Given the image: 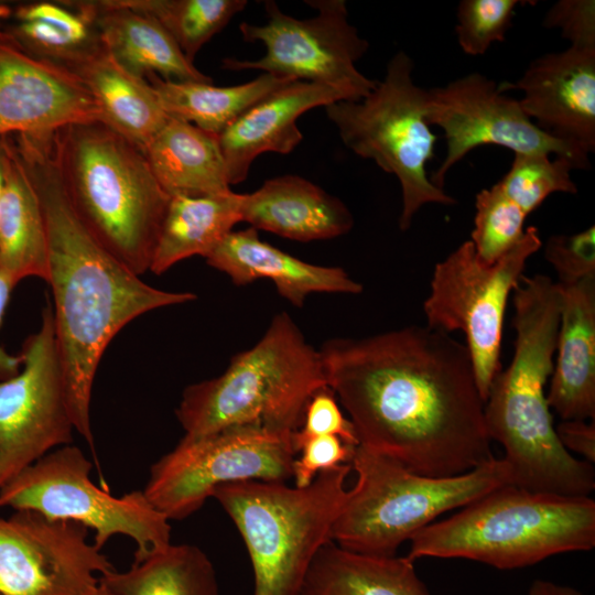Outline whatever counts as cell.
<instances>
[{
  "instance_id": "obj_1",
  "label": "cell",
  "mask_w": 595,
  "mask_h": 595,
  "mask_svg": "<svg viewBox=\"0 0 595 595\" xmlns=\"http://www.w3.org/2000/svg\"><path fill=\"white\" fill-rule=\"evenodd\" d=\"M318 350L359 446L429 477L495 458L468 350L450 334L407 326Z\"/></svg>"
},
{
  "instance_id": "obj_2",
  "label": "cell",
  "mask_w": 595,
  "mask_h": 595,
  "mask_svg": "<svg viewBox=\"0 0 595 595\" xmlns=\"http://www.w3.org/2000/svg\"><path fill=\"white\" fill-rule=\"evenodd\" d=\"M50 136L12 134L36 191L47 235L56 344L75 431L95 452L93 386L112 338L137 317L188 303L191 292L156 289L111 256L72 209L60 182Z\"/></svg>"
},
{
  "instance_id": "obj_3",
  "label": "cell",
  "mask_w": 595,
  "mask_h": 595,
  "mask_svg": "<svg viewBox=\"0 0 595 595\" xmlns=\"http://www.w3.org/2000/svg\"><path fill=\"white\" fill-rule=\"evenodd\" d=\"M516 329L511 363L493 380L484 415L490 440L505 450L511 485L561 496H591L593 464L560 443L547 400L562 304L550 277H522L512 292Z\"/></svg>"
},
{
  "instance_id": "obj_4",
  "label": "cell",
  "mask_w": 595,
  "mask_h": 595,
  "mask_svg": "<svg viewBox=\"0 0 595 595\" xmlns=\"http://www.w3.org/2000/svg\"><path fill=\"white\" fill-rule=\"evenodd\" d=\"M67 201L90 235L138 275L150 270L170 195L144 152L100 121L50 136Z\"/></svg>"
},
{
  "instance_id": "obj_5",
  "label": "cell",
  "mask_w": 595,
  "mask_h": 595,
  "mask_svg": "<svg viewBox=\"0 0 595 595\" xmlns=\"http://www.w3.org/2000/svg\"><path fill=\"white\" fill-rule=\"evenodd\" d=\"M410 539L408 558L465 559L499 570L595 547V500L497 488Z\"/></svg>"
},
{
  "instance_id": "obj_6",
  "label": "cell",
  "mask_w": 595,
  "mask_h": 595,
  "mask_svg": "<svg viewBox=\"0 0 595 595\" xmlns=\"http://www.w3.org/2000/svg\"><path fill=\"white\" fill-rule=\"evenodd\" d=\"M320 350L285 312L218 377L190 385L175 410L186 437L240 425L292 434L313 394L326 388Z\"/></svg>"
},
{
  "instance_id": "obj_7",
  "label": "cell",
  "mask_w": 595,
  "mask_h": 595,
  "mask_svg": "<svg viewBox=\"0 0 595 595\" xmlns=\"http://www.w3.org/2000/svg\"><path fill=\"white\" fill-rule=\"evenodd\" d=\"M350 464L317 474L305 487L246 480L217 486L215 498L249 553L253 595H300L318 551L345 504Z\"/></svg>"
},
{
  "instance_id": "obj_8",
  "label": "cell",
  "mask_w": 595,
  "mask_h": 595,
  "mask_svg": "<svg viewBox=\"0 0 595 595\" xmlns=\"http://www.w3.org/2000/svg\"><path fill=\"white\" fill-rule=\"evenodd\" d=\"M357 475L331 539L364 555L393 556L400 545L441 515L511 485L502 458L453 477L414 474L397 462L356 446L350 461Z\"/></svg>"
},
{
  "instance_id": "obj_9",
  "label": "cell",
  "mask_w": 595,
  "mask_h": 595,
  "mask_svg": "<svg viewBox=\"0 0 595 595\" xmlns=\"http://www.w3.org/2000/svg\"><path fill=\"white\" fill-rule=\"evenodd\" d=\"M413 68L411 57L399 51L371 93L325 107L349 150L397 176L402 193L401 230L410 227L422 206L456 203L428 176L425 166L434 156L436 136L425 116L428 90L414 84Z\"/></svg>"
},
{
  "instance_id": "obj_10",
  "label": "cell",
  "mask_w": 595,
  "mask_h": 595,
  "mask_svg": "<svg viewBox=\"0 0 595 595\" xmlns=\"http://www.w3.org/2000/svg\"><path fill=\"white\" fill-rule=\"evenodd\" d=\"M91 462L73 444L58 447L0 489V509L31 510L94 531L102 549L115 536L130 538L139 561L171 544L170 520L143 490L113 496L90 479Z\"/></svg>"
},
{
  "instance_id": "obj_11",
  "label": "cell",
  "mask_w": 595,
  "mask_h": 595,
  "mask_svg": "<svg viewBox=\"0 0 595 595\" xmlns=\"http://www.w3.org/2000/svg\"><path fill=\"white\" fill-rule=\"evenodd\" d=\"M541 247L539 229L530 226L518 244L493 263L483 261L467 240L434 267L423 303L426 326L446 334L464 333L484 400L501 370L508 299L523 277L527 260Z\"/></svg>"
},
{
  "instance_id": "obj_12",
  "label": "cell",
  "mask_w": 595,
  "mask_h": 595,
  "mask_svg": "<svg viewBox=\"0 0 595 595\" xmlns=\"http://www.w3.org/2000/svg\"><path fill=\"white\" fill-rule=\"evenodd\" d=\"M292 434L259 425L227 428L201 436H183L152 464L142 489L170 521L196 512L224 484L293 477Z\"/></svg>"
},
{
  "instance_id": "obj_13",
  "label": "cell",
  "mask_w": 595,
  "mask_h": 595,
  "mask_svg": "<svg viewBox=\"0 0 595 595\" xmlns=\"http://www.w3.org/2000/svg\"><path fill=\"white\" fill-rule=\"evenodd\" d=\"M316 9L310 19L284 13L274 1H266L262 25H239L247 42H261L266 54L256 61L231 57L223 67L231 71L259 69L296 80L325 84L345 91L350 100L367 96L377 82L360 73L356 63L368 51V42L348 21L344 0H307Z\"/></svg>"
},
{
  "instance_id": "obj_14",
  "label": "cell",
  "mask_w": 595,
  "mask_h": 595,
  "mask_svg": "<svg viewBox=\"0 0 595 595\" xmlns=\"http://www.w3.org/2000/svg\"><path fill=\"white\" fill-rule=\"evenodd\" d=\"M19 356V372L0 380V489L75 431L50 302Z\"/></svg>"
},
{
  "instance_id": "obj_15",
  "label": "cell",
  "mask_w": 595,
  "mask_h": 595,
  "mask_svg": "<svg viewBox=\"0 0 595 595\" xmlns=\"http://www.w3.org/2000/svg\"><path fill=\"white\" fill-rule=\"evenodd\" d=\"M426 121L444 131L446 153L431 175L443 190L447 172L468 152L482 145L505 147L516 153L555 154L573 169H589L588 154L578 145L541 130L519 100L498 89L479 73L462 76L426 93Z\"/></svg>"
},
{
  "instance_id": "obj_16",
  "label": "cell",
  "mask_w": 595,
  "mask_h": 595,
  "mask_svg": "<svg viewBox=\"0 0 595 595\" xmlns=\"http://www.w3.org/2000/svg\"><path fill=\"white\" fill-rule=\"evenodd\" d=\"M88 534L31 510L0 517V595H95L113 566Z\"/></svg>"
},
{
  "instance_id": "obj_17",
  "label": "cell",
  "mask_w": 595,
  "mask_h": 595,
  "mask_svg": "<svg viewBox=\"0 0 595 595\" xmlns=\"http://www.w3.org/2000/svg\"><path fill=\"white\" fill-rule=\"evenodd\" d=\"M93 121H101V110L80 77L31 53L0 28V139Z\"/></svg>"
},
{
  "instance_id": "obj_18",
  "label": "cell",
  "mask_w": 595,
  "mask_h": 595,
  "mask_svg": "<svg viewBox=\"0 0 595 595\" xmlns=\"http://www.w3.org/2000/svg\"><path fill=\"white\" fill-rule=\"evenodd\" d=\"M505 93L520 89L524 113L547 133L574 143L587 154L595 150V46H574L534 58Z\"/></svg>"
},
{
  "instance_id": "obj_19",
  "label": "cell",
  "mask_w": 595,
  "mask_h": 595,
  "mask_svg": "<svg viewBox=\"0 0 595 595\" xmlns=\"http://www.w3.org/2000/svg\"><path fill=\"white\" fill-rule=\"evenodd\" d=\"M343 100L350 98L338 88L294 80L251 106L217 136L229 184L245 181L258 155L291 153L303 139L296 123L301 115Z\"/></svg>"
},
{
  "instance_id": "obj_20",
  "label": "cell",
  "mask_w": 595,
  "mask_h": 595,
  "mask_svg": "<svg viewBox=\"0 0 595 595\" xmlns=\"http://www.w3.org/2000/svg\"><path fill=\"white\" fill-rule=\"evenodd\" d=\"M205 259L238 286L259 279L271 280L279 294L295 307H302L315 292L358 294L363 291V285L344 269L298 259L261 240L252 227L230 231Z\"/></svg>"
},
{
  "instance_id": "obj_21",
  "label": "cell",
  "mask_w": 595,
  "mask_h": 595,
  "mask_svg": "<svg viewBox=\"0 0 595 595\" xmlns=\"http://www.w3.org/2000/svg\"><path fill=\"white\" fill-rule=\"evenodd\" d=\"M62 2L93 23L102 46L130 73L142 78L156 75L166 80L212 83L150 15L118 0Z\"/></svg>"
},
{
  "instance_id": "obj_22",
  "label": "cell",
  "mask_w": 595,
  "mask_h": 595,
  "mask_svg": "<svg viewBox=\"0 0 595 595\" xmlns=\"http://www.w3.org/2000/svg\"><path fill=\"white\" fill-rule=\"evenodd\" d=\"M556 357L547 400L562 420L595 419V277L560 285Z\"/></svg>"
},
{
  "instance_id": "obj_23",
  "label": "cell",
  "mask_w": 595,
  "mask_h": 595,
  "mask_svg": "<svg viewBox=\"0 0 595 595\" xmlns=\"http://www.w3.org/2000/svg\"><path fill=\"white\" fill-rule=\"evenodd\" d=\"M241 221L302 242L332 239L354 226L339 198L298 175L267 180L257 191L242 194Z\"/></svg>"
},
{
  "instance_id": "obj_24",
  "label": "cell",
  "mask_w": 595,
  "mask_h": 595,
  "mask_svg": "<svg viewBox=\"0 0 595 595\" xmlns=\"http://www.w3.org/2000/svg\"><path fill=\"white\" fill-rule=\"evenodd\" d=\"M3 185L0 197V273L15 286L26 278L47 281L48 245L42 207L13 138L0 139Z\"/></svg>"
},
{
  "instance_id": "obj_25",
  "label": "cell",
  "mask_w": 595,
  "mask_h": 595,
  "mask_svg": "<svg viewBox=\"0 0 595 595\" xmlns=\"http://www.w3.org/2000/svg\"><path fill=\"white\" fill-rule=\"evenodd\" d=\"M95 96L101 121L142 151L169 119L152 85L121 66L100 43L69 67Z\"/></svg>"
},
{
  "instance_id": "obj_26",
  "label": "cell",
  "mask_w": 595,
  "mask_h": 595,
  "mask_svg": "<svg viewBox=\"0 0 595 595\" xmlns=\"http://www.w3.org/2000/svg\"><path fill=\"white\" fill-rule=\"evenodd\" d=\"M143 152L170 196L231 192L217 136L192 123L169 117Z\"/></svg>"
},
{
  "instance_id": "obj_27",
  "label": "cell",
  "mask_w": 595,
  "mask_h": 595,
  "mask_svg": "<svg viewBox=\"0 0 595 595\" xmlns=\"http://www.w3.org/2000/svg\"><path fill=\"white\" fill-rule=\"evenodd\" d=\"M300 595H431L408 556L354 553L327 542L316 554Z\"/></svg>"
},
{
  "instance_id": "obj_28",
  "label": "cell",
  "mask_w": 595,
  "mask_h": 595,
  "mask_svg": "<svg viewBox=\"0 0 595 595\" xmlns=\"http://www.w3.org/2000/svg\"><path fill=\"white\" fill-rule=\"evenodd\" d=\"M241 195L171 196L149 271L162 274L186 258L212 252L241 221Z\"/></svg>"
},
{
  "instance_id": "obj_29",
  "label": "cell",
  "mask_w": 595,
  "mask_h": 595,
  "mask_svg": "<svg viewBox=\"0 0 595 595\" xmlns=\"http://www.w3.org/2000/svg\"><path fill=\"white\" fill-rule=\"evenodd\" d=\"M171 118L180 119L218 136L247 109L278 88L296 79L262 73L255 79L220 87L212 83L145 78Z\"/></svg>"
},
{
  "instance_id": "obj_30",
  "label": "cell",
  "mask_w": 595,
  "mask_h": 595,
  "mask_svg": "<svg viewBox=\"0 0 595 595\" xmlns=\"http://www.w3.org/2000/svg\"><path fill=\"white\" fill-rule=\"evenodd\" d=\"M99 584L110 595H220L212 561L193 544L171 543L123 572L100 575Z\"/></svg>"
},
{
  "instance_id": "obj_31",
  "label": "cell",
  "mask_w": 595,
  "mask_h": 595,
  "mask_svg": "<svg viewBox=\"0 0 595 595\" xmlns=\"http://www.w3.org/2000/svg\"><path fill=\"white\" fill-rule=\"evenodd\" d=\"M155 19L193 63L199 50L247 7L246 0H118Z\"/></svg>"
},
{
  "instance_id": "obj_32",
  "label": "cell",
  "mask_w": 595,
  "mask_h": 595,
  "mask_svg": "<svg viewBox=\"0 0 595 595\" xmlns=\"http://www.w3.org/2000/svg\"><path fill=\"white\" fill-rule=\"evenodd\" d=\"M571 163L544 153H516L509 171L497 182L502 192L528 216L553 193L575 194Z\"/></svg>"
},
{
  "instance_id": "obj_33",
  "label": "cell",
  "mask_w": 595,
  "mask_h": 595,
  "mask_svg": "<svg viewBox=\"0 0 595 595\" xmlns=\"http://www.w3.org/2000/svg\"><path fill=\"white\" fill-rule=\"evenodd\" d=\"M475 208L470 241L478 257L493 263L522 238L527 215L497 183L478 192Z\"/></svg>"
},
{
  "instance_id": "obj_34",
  "label": "cell",
  "mask_w": 595,
  "mask_h": 595,
  "mask_svg": "<svg viewBox=\"0 0 595 595\" xmlns=\"http://www.w3.org/2000/svg\"><path fill=\"white\" fill-rule=\"evenodd\" d=\"M518 0H462L455 33L464 53L483 55L493 43L504 42L512 25Z\"/></svg>"
},
{
  "instance_id": "obj_35",
  "label": "cell",
  "mask_w": 595,
  "mask_h": 595,
  "mask_svg": "<svg viewBox=\"0 0 595 595\" xmlns=\"http://www.w3.org/2000/svg\"><path fill=\"white\" fill-rule=\"evenodd\" d=\"M544 258L554 268L560 285L595 277V227L571 235L550 236L544 246Z\"/></svg>"
},
{
  "instance_id": "obj_36",
  "label": "cell",
  "mask_w": 595,
  "mask_h": 595,
  "mask_svg": "<svg viewBox=\"0 0 595 595\" xmlns=\"http://www.w3.org/2000/svg\"><path fill=\"white\" fill-rule=\"evenodd\" d=\"M322 435H335L349 445L358 446L354 426L344 415L328 387L313 394L306 405L301 426L292 433L295 454L305 440Z\"/></svg>"
},
{
  "instance_id": "obj_37",
  "label": "cell",
  "mask_w": 595,
  "mask_h": 595,
  "mask_svg": "<svg viewBox=\"0 0 595 595\" xmlns=\"http://www.w3.org/2000/svg\"><path fill=\"white\" fill-rule=\"evenodd\" d=\"M356 446L345 443L335 435H322L305 440L299 447V458L293 462L296 487L310 485L318 473L349 464Z\"/></svg>"
},
{
  "instance_id": "obj_38",
  "label": "cell",
  "mask_w": 595,
  "mask_h": 595,
  "mask_svg": "<svg viewBox=\"0 0 595 595\" xmlns=\"http://www.w3.org/2000/svg\"><path fill=\"white\" fill-rule=\"evenodd\" d=\"M543 26L556 28L574 46H595V1L560 0L547 12Z\"/></svg>"
},
{
  "instance_id": "obj_39",
  "label": "cell",
  "mask_w": 595,
  "mask_h": 595,
  "mask_svg": "<svg viewBox=\"0 0 595 595\" xmlns=\"http://www.w3.org/2000/svg\"><path fill=\"white\" fill-rule=\"evenodd\" d=\"M18 21H42L53 24L86 44L100 42L91 22L79 11L60 2L39 1L18 6L13 14Z\"/></svg>"
},
{
  "instance_id": "obj_40",
  "label": "cell",
  "mask_w": 595,
  "mask_h": 595,
  "mask_svg": "<svg viewBox=\"0 0 595 595\" xmlns=\"http://www.w3.org/2000/svg\"><path fill=\"white\" fill-rule=\"evenodd\" d=\"M561 445L569 452H574L583 461L595 462V422L587 420H562L555 426Z\"/></svg>"
},
{
  "instance_id": "obj_41",
  "label": "cell",
  "mask_w": 595,
  "mask_h": 595,
  "mask_svg": "<svg viewBox=\"0 0 595 595\" xmlns=\"http://www.w3.org/2000/svg\"><path fill=\"white\" fill-rule=\"evenodd\" d=\"M15 285L0 273V325L2 323L11 292ZM21 368L19 355L9 354L0 346V380L15 376Z\"/></svg>"
},
{
  "instance_id": "obj_42",
  "label": "cell",
  "mask_w": 595,
  "mask_h": 595,
  "mask_svg": "<svg viewBox=\"0 0 595 595\" xmlns=\"http://www.w3.org/2000/svg\"><path fill=\"white\" fill-rule=\"evenodd\" d=\"M529 595H584L576 588L560 585L551 581L536 580L530 588Z\"/></svg>"
},
{
  "instance_id": "obj_43",
  "label": "cell",
  "mask_w": 595,
  "mask_h": 595,
  "mask_svg": "<svg viewBox=\"0 0 595 595\" xmlns=\"http://www.w3.org/2000/svg\"><path fill=\"white\" fill-rule=\"evenodd\" d=\"M13 14V9L4 3H0V21L11 18Z\"/></svg>"
},
{
  "instance_id": "obj_44",
  "label": "cell",
  "mask_w": 595,
  "mask_h": 595,
  "mask_svg": "<svg viewBox=\"0 0 595 595\" xmlns=\"http://www.w3.org/2000/svg\"><path fill=\"white\" fill-rule=\"evenodd\" d=\"M2 185H3V155H2V147L0 142V197L2 192Z\"/></svg>"
},
{
  "instance_id": "obj_45",
  "label": "cell",
  "mask_w": 595,
  "mask_h": 595,
  "mask_svg": "<svg viewBox=\"0 0 595 595\" xmlns=\"http://www.w3.org/2000/svg\"><path fill=\"white\" fill-rule=\"evenodd\" d=\"M95 595H110L104 587L100 586L99 584V588L98 591L96 592Z\"/></svg>"
}]
</instances>
